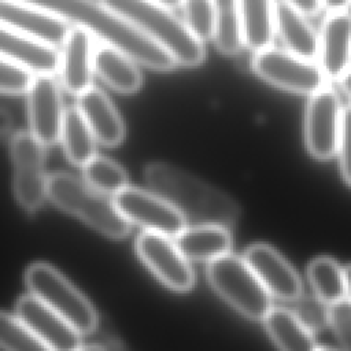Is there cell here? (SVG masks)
<instances>
[{
	"instance_id": "obj_1",
	"label": "cell",
	"mask_w": 351,
	"mask_h": 351,
	"mask_svg": "<svg viewBox=\"0 0 351 351\" xmlns=\"http://www.w3.org/2000/svg\"><path fill=\"white\" fill-rule=\"evenodd\" d=\"M53 14L69 26L80 27L101 44L112 45L137 63L155 70L170 71L174 59L155 41L136 29L103 0H21Z\"/></svg>"
},
{
	"instance_id": "obj_2",
	"label": "cell",
	"mask_w": 351,
	"mask_h": 351,
	"mask_svg": "<svg viewBox=\"0 0 351 351\" xmlns=\"http://www.w3.org/2000/svg\"><path fill=\"white\" fill-rule=\"evenodd\" d=\"M144 177L149 188L186 221L230 226L239 219V204L228 193L174 165L152 162L145 167Z\"/></svg>"
},
{
	"instance_id": "obj_3",
	"label": "cell",
	"mask_w": 351,
	"mask_h": 351,
	"mask_svg": "<svg viewBox=\"0 0 351 351\" xmlns=\"http://www.w3.org/2000/svg\"><path fill=\"white\" fill-rule=\"evenodd\" d=\"M136 29L160 45L182 67H197L206 58L202 41L171 8L151 0H103Z\"/></svg>"
},
{
	"instance_id": "obj_4",
	"label": "cell",
	"mask_w": 351,
	"mask_h": 351,
	"mask_svg": "<svg viewBox=\"0 0 351 351\" xmlns=\"http://www.w3.org/2000/svg\"><path fill=\"white\" fill-rule=\"evenodd\" d=\"M47 196L58 207L78 217L101 234L122 239L130 232V222L122 215L114 200L74 174L66 171L49 174Z\"/></svg>"
},
{
	"instance_id": "obj_5",
	"label": "cell",
	"mask_w": 351,
	"mask_h": 351,
	"mask_svg": "<svg viewBox=\"0 0 351 351\" xmlns=\"http://www.w3.org/2000/svg\"><path fill=\"white\" fill-rule=\"evenodd\" d=\"M207 277L213 288L243 315L265 319L270 311V293L244 258L228 252L210 261Z\"/></svg>"
},
{
	"instance_id": "obj_6",
	"label": "cell",
	"mask_w": 351,
	"mask_h": 351,
	"mask_svg": "<svg viewBox=\"0 0 351 351\" xmlns=\"http://www.w3.org/2000/svg\"><path fill=\"white\" fill-rule=\"evenodd\" d=\"M30 293L69 321L81 335L97 326V313L89 299L59 270L45 262H34L25 271Z\"/></svg>"
},
{
	"instance_id": "obj_7",
	"label": "cell",
	"mask_w": 351,
	"mask_h": 351,
	"mask_svg": "<svg viewBox=\"0 0 351 351\" xmlns=\"http://www.w3.org/2000/svg\"><path fill=\"white\" fill-rule=\"evenodd\" d=\"M251 69L267 84L298 95L311 96L328 82L314 62L271 45L254 52Z\"/></svg>"
},
{
	"instance_id": "obj_8",
	"label": "cell",
	"mask_w": 351,
	"mask_h": 351,
	"mask_svg": "<svg viewBox=\"0 0 351 351\" xmlns=\"http://www.w3.org/2000/svg\"><path fill=\"white\" fill-rule=\"evenodd\" d=\"M44 147L30 130L16 132L10 140L14 166V195L19 206L26 211L40 208L47 197L48 176L44 169Z\"/></svg>"
},
{
	"instance_id": "obj_9",
	"label": "cell",
	"mask_w": 351,
	"mask_h": 351,
	"mask_svg": "<svg viewBox=\"0 0 351 351\" xmlns=\"http://www.w3.org/2000/svg\"><path fill=\"white\" fill-rule=\"evenodd\" d=\"M114 203L130 223L141 225L145 230L176 237L186 226L184 215L154 191L126 186L114 195Z\"/></svg>"
},
{
	"instance_id": "obj_10",
	"label": "cell",
	"mask_w": 351,
	"mask_h": 351,
	"mask_svg": "<svg viewBox=\"0 0 351 351\" xmlns=\"http://www.w3.org/2000/svg\"><path fill=\"white\" fill-rule=\"evenodd\" d=\"M343 110L339 95L329 86L310 96L304 117V138L314 158L328 159L337 151Z\"/></svg>"
},
{
	"instance_id": "obj_11",
	"label": "cell",
	"mask_w": 351,
	"mask_h": 351,
	"mask_svg": "<svg viewBox=\"0 0 351 351\" xmlns=\"http://www.w3.org/2000/svg\"><path fill=\"white\" fill-rule=\"evenodd\" d=\"M136 251L151 271L169 288L178 292L192 288L195 273L188 258L170 236L144 230L136 239Z\"/></svg>"
},
{
	"instance_id": "obj_12",
	"label": "cell",
	"mask_w": 351,
	"mask_h": 351,
	"mask_svg": "<svg viewBox=\"0 0 351 351\" xmlns=\"http://www.w3.org/2000/svg\"><path fill=\"white\" fill-rule=\"evenodd\" d=\"M59 84L51 74H38L33 75L25 92L30 132L44 145L53 144L60 137L66 108Z\"/></svg>"
},
{
	"instance_id": "obj_13",
	"label": "cell",
	"mask_w": 351,
	"mask_h": 351,
	"mask_svg": "<svg viewBox=\"0 0 351 351\" xmlns=\"http://www.w3.org/2000/svg\"><path fill=\"white\" fill-rule=\"evenodd\" d=\"M15 310L16 315L53 351H74L81 346V333L33 293L21 296Z\"/></svg>"
},
{
	"instance_id": "obj_14",
	"label": "cell",
	"mask_w": 351,
	"mask_h": 351,
	"mask_svg": "<svg viewBox=\"0 0 351 351\" xmlns=\"http://www.w3.org/2000/svg\"><path fill=\"white\" fill-rule=\"evenodd\" d=\"M59 51V82L74 96L92 86L93 71V37L80 27L70 26Z\"/></svg>"
},
{
	"instance_id": "obj_15",
	"label": "cell",
	"mask_w": 351,
	"mask_h": 351,
	"mask_svg": "<svg viewBox=\"0 0 351 351\" xmlns=\"http://www.w3.org/2000/svg\"><path fill=\"white\" fill-rule=\"evenodd\" d=\"M318 66L326 81H339L351 67V12H328L318 33Z\"/></svg>"
},
{
	"instance_id": "obj_16",
	"label": "cell",
	"mask_w": 351,
	"mask_h": 351,
	"mask_svg": "<svg viewBox=\"0 0 351 351\" xmlns=\"http://www.w3.org/2000/svg\"><path fill=\"white\" fill-rule=\"evenodd\" d=\"M0 23L52 47H60L70 26L34 4L21 0H0Z\"/></svg>"
},
{
	"instance_id": "obj_17",
	"label": "cell",
	"mask_w": 351,
	"mask_h": 351,
	"mask_svg": "<svg viewBox=\"0 0 351 351\" xmlns=\"http://www.w3.org/2000/svg\"><path fill=\"white\" fill-rule=\"evenodd\" d=\"M244 259L269 293L282 300H296L302 295V281L288 261L267 244H252Z\"/></svg>"
},
{
	"instance_id": "obj_18",
	"label": "cell",
	"mask_w": 351,
	"mask_h": 351,
	"mask_svg": "<svg viewBox=\"0 0 351 351\" xmlns=\"http://www.w3.org/2000/svg\"><path fill=\"white\" fill-rule=\"evenodd\" d=\"M0 58L33 75L58 73L59 51L55 47L0 23Z\"/></svg>"
},
{
	"instance_id": "obj_19",
	"label": "cell",
	"mask_w": 351,
	"mask_h": 351,
	"mask_svg": "<svg viewBox=\"0 0 351 351\" xmlns=\"http://www.w3.org/2000/svg\"><path fill=\"white\" fill-rule=\"evenodd\" d=\"M77 108L82 114L97 141L112 147L123 140V119L110 97L101 89L92 85L78 95Z\"/></svg>"
},
{
	"instance_id": "obj_20",
	"label": "cell",
	"mask_w": 351,
	"mask_h": 351,
	"mask_svg": "<svg viewBox=\"0 0 351 351\" xmlns=\"http://www.w3.org/2000/svg\"><path fill=\"white\" fill-rule=\"evenodd\" d=\"M274 33L288 52L311 62L318 58V33L307 15L281 0L276 1Z\"/></svg>"
},
{
	"instance_id": "obj_21",
	"label": "cell",
	"mask_w": 351,
	"mask_h": 351,
	"mask_svg": "<svg viewBox=\"0 0 351 351\" xmlns=\"http://www.w3.org/2000/svg\"><path fill=\"white\" fill-rule=\"evenodd\" d=\"M136 63L133 58L112 45L100 43L95 48V74L118 93L130 95L140 90L143 75Z\"/></svg>"
},
{
	"instance_id": "obj_22",
	"label": "cell",
	"mask_w": 351,
	"mask_h": 351,
	"mask_svg": "<svg viewBox=\"0 0 351 351\" xmlns=\"http://www.w3.org/2000/svg\"><path fill=\"white\" fill-rule=\"evenodd\" d=\"M180 251L195 261H213L229 252L232 236L226 226L214 223H195L185 226L176 237Z\"/></svg>"
},
{
	"instance_id": "obj_23",
	"label": "cell",
	"mask_w": 351,
	"mask_h": 351,
	"mask_svg": "<svg viewBox=\"0 0 351 351\" xmlns=\"http://www.w3.org/2000/svg\"><path fill=\"white\" fill-rule=\"evenodd\" d=\"M265 326L281 351H317L311 330L293 311L274 307L265 317Z\"/></svg>"
},
{
	"instance_id": "obj_24",
	"label": "cell",
	"mask_w": 351,
	"mask_h": 351,
	"mask_svg": "<svg viewBox=\"0 0 351 351\" xmlns=\"http://www.w3.org/2000/svg\"><path fill=\"white\" fill-rule=\"evenodd\" d=\"M244 47L256 52L271 45L274 33V0H239Z\"/></svg>"
},
{
	"instance_id": "obj_25",
	"label": "cell",
	"mask_w": 351,
	"mask_h": 351,
	"mask_svg": "<svg viewBox=\"0 0 351 351\" xmlns=\"http://www.w3.org/2000/svg\"><path fill=\"white\" fill-rule=\"evenodd\" d=\"M59 140L67 159L77 166L82 167L96 156L97 140L77 106L64 110Z\"/></svg>"
},
{
	"instance_id": "obj_26",
	"label": "cell",
	"mask_w": 351,
	"mask_h": 351,
	"mask_svg": "<svg viewBox=\"0 0 351 351\" xmlns=\"http://www.w3.org/2000/svg\"><path fill=\"white\" fill-rule=\"evenodd\" d=\"M213 40L217 49L233 56L244 47L243 19L239 0H213Z\"/></svg>"
},
{
	"instance_id": "obj_27",
	"label": "cell",
	"mask_w": 351,
	"mask_h": 351,
	"mask_svg": "<svg viewBox=\"0 0 351 351\" xmlns=\"http://www.w3.org/2000/svg\"><path fill=\"white\" fill-rule=\"evenodd\" d=\"M307 276L315 295L326 302L335 304L347 296L346 270L328 256L315 258L307 267Z\"/></svg>"
},
{
	"instance_id": "obj_28",
	"label": "cell",
	"mask_w": 351,
	"mask_h": 351,
	"mask_svg": "<svg viewBox=\"0 0 351 351\" xmlns=\"http://www.w3.org/2000/svg\"><path fill=\"white\" fill-rule=\"evenodd\" d=\"M0 348L4 351H53L18 315L1 310Z\"/></svg>"
},
{
	"instance_id": "obj_29",
	"label": "cell",
	"mask_w": 351,
	"mask_h": 351,
	"mask_svg": "<svg viewBox=\"0 0 351 351\" xmlns=\"http://www.w3.org/2000/svg\"><path fill=\"white\" fill-rule=\"evenodd\" d=\"M85 181L106 195H117L128 186L125 169L107 156H93L82 166Z\"/></svg>"
},
{
	"instance_id": "obj_30",
	"label": "cell",
	"mask_w": 351,
	"mask_h": 351,
	"mask_svg": "<svg viewBox=\"0 0 351 351\" xmlns=\"http://www.w3.org/2000/svg\"><path fill=\"white\" fill-rule=\"evenodd\" d=\"M181 7L188 27L202 41L213 38V0H182Z\"/></svg>"
},
{
	"instance_id": "obj_31",
	"label": "cell",
	"mask_w": 351,
	"mask_h": 351,
	"mask_svg": "<svg viewBox=\"0 0 351 351\" xmlns=\"http://www.w3.org/2000/svg\"><path fill=\"white\" fill-rule=\"evenodd\" d=\"M293 313L310 330H319L330 324V304L315 296H299Z\"/></svg>"
},
{
	"instance_id": "obj_32",
	"label": "cell",
	"mask_w": 351,
	"mask_h": 351,
	"mask_svg": "<svg viewBox=\"0 0 351 351\" xmlns=\"http://www.w3.org/2000/svg\"><path fill=\"white\" fill-rule=\"evenodd\" d=\"M33 74L0 58V93L21 95L29 88Z\"/></svg>"
},
{
	"instance_id": "obj_33",
	"label": "cell",
	"mask_w": 351,
	"mask_h": 351,
	"mask_svg": "<svg viewBox=\"0 0 351 351\" xmlns=\"http://www.w3.org/2000/svg\"><path fill=\"white\" fill-rule=\"evenodd\" d=\"M330 326L346 351H351V299L330 306Z\"/></svg>"
},
{
	"instance_id": "obj_34",
	"label": "cell",
	"mask_w": 351,
	"mask_h": 351,
	"mask_svg": "<svg viewBox=\"0 0 351 351\" xmlns=\"http://www.w3.org/2000/svg\"><path fill=\"white\" fill-rule=\"evenodd\" d=\"M337 151L340 156L343 177L347 181V184L351 185V106L343 110Z\"/></svg>"
},
{
	"instance_id": "obj_35",
	"label": "cell",
	"mask_w": 351,
	"mask_h": 351,
	"mask_svg": "<svg viewBox=\"0 0 351 351\" xmlns=\"http://www.w3.org/2000/svg\"><path fill=\"white\" fill-rule=\"evenodd\" d=\"M287 4H289L291 7L296 8L298 11H300L304 15H315L319 12L321 10V1L319 0H281Z\"/></svg>"
},
{
	"instance_id": "obj_36",
	"label": "cell",
	"mask_w": 351,
	"mask_h": 351,
	"mask_svg": "<svg viewBox=\"0 0 351 351\" xmlns=\"http://www.w3.org/2000/svg\"><path fill=\"white\" fill-rule=\"evenodd\" d=\"M321 5L328 12H337V11H346L351 5V0H319Z\"/></svg>"
},
{
	"instance_id": "obj_37",
	"label": "cell",
	"mask_w": 351,
	"mask_h": 351,
	"mask_svg": "<svg viewBox=\"0 0 351 351\" xmlns=\"http://www.w3.org/2000/svg\"><path fill=\"white\" fill-rule=\"evenodd\" d=\"M11 126H12V119H11V115L0 108V136H4L5 133H8L11 130Z\"/></svg>"
},
{
	"instance_id": "obj_38",
	"label": "cell",
	"mask_w": 351,
	"mask_h": 351,
	"mask_svg": "<svg viewBox=\"0 0 351 351\" xmlns=\"http://www.w3.org/2000/svg\"><path fill=\"white\" fill-rule=\"evenodd\" d=\"M341 90L347 95V97L351 100V67L343 74V77L339 80Z\"/></svg>"
},
{
	"instance_id": "obj_39",
	"label": "cell",
	"mask_w": 351,
	"mask_h": 351,
	"mask_svg": "<svg viewBox=\"0 0 351 351\" xmlns=\"http://www.w3.org/2000/svg\"><path fill=\"white\" fill-rule=\"evenodd\" d=\"M151 1L158 3L160 5H165L167 8H171V10L181 7V3H182V0H151Z\"/></svg>"
},
{
	"instance_id": "obj_40",
	"label": "cell",
	"mask_w": 351,
	"mask_h": 351,
	"mask_svg": "<svg viewBox=\"0 0 351 351\" xmlns=\"http://www.w3.org/2000/svg\"><path fill=\"white\" fill-rule=\"evenodd\" d=\"M74 351H106V348H103L101 346H97V344H88V346H80Z\"/></svg>"
},
{
	"instance_id": "obj_41",
	"label": "cell",
	"mask_w": 351,
	"mask_h": 351,
	"mask_svg": "<svg viewBox=\"0 0 351 351\" xmlns=\"http://www.w3.org/2000/svg\"><path fill=\"white\" fill-rule=\"evenodd\" d=\"M344 270H346V280H347V295L351 299V265H348Z\"/></svg>"
},
{
	"instance_id": "obj_42",
	"label": "cell",
	"mask_w": 351,
	"mask_h": 351,
	"mask_svg": "<svg viewBox=\"0 0 351 351\" xmlns=\"http://www.w3.org/2000/svg\"><path fill=\"white\" fill-rule=\"evenodd\" d=\"M317 351H337V350H333V348H326V347H322V348H318Z\"/></svg>"
}]
</instances>
